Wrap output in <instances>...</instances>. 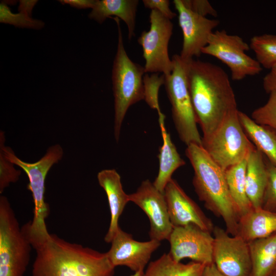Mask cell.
I'll use <instances>...</instances> for the list:
<instances>
[{
    "mask_svg": "<svg viewBox=\"0 0 276 276\" xmlns=\"http://www.w3.org/2000/svg\"><path fill=\"white\" fill-rule=\"evenodd\" d=\"M188 80L197 122L203 133L202 143L210 139L227 114L237 108L235 95L226 73L210 62L191 60Z\"/></svg>",
    "mask_w": 276,
    "mask_h": 276,
    "instance_id": "obj_1",
    "label": "cell"
},
{
    "mask_svg": "<svg viewBox=\"0 0 276 276\" xmlns=\"http://www.w3.org/2000/svg\"><path fill=\"white\" fill-rule=\"evenodd\" d=\"M36 252L32 276H113L106 252L67 242L56 235L28 240Z\"/></svg>",
    "mask_w": 276,
    "mask_h": 276,
    "instance_id": "obj_2",
    "label": "cell"
},
{
    "mask_svg": "<svg viewBox=\"0 0 276 276\" xmlns=\"http://www.w3.org/2000/svg\"><path fill=\"white\" fill-rule=\"evenodd\" d=\"M185 153L194 170L192 183L199 199L206 209L223 219L229 235H237L240 216L228 190L225 170L201 146L191 144Z\"/></svg>",
    "mask_w": 276,
    "mask_h": 276,
    "instance_id": "obj_3",
    "label": "cell"
},
{
    "mask_svg": "<svg viewBox=\"0 0 276 276\" xmlns=\"http://www.w3.org/2000/svg\"><path fill=\"white\" fill-rule=\"evenodd\" d=\"M5 141L4 132L1 130L0 150L27 174L29 180L27 188L32 193L34 203L33 220L22 226L21 231L27 237L45 236L49 233L45 221L49 213V205L44 200L45 179L52 166L62 158L63 149L59 144L51 146L39 160L29 163L18 158L10 147L5 146Z\"/></svg>",
    "mask_w": 276,
    "mask_h": 276,
    "instance_id": "obj_4",
    "label": "cell"
},
{
    "mask_svg": "<svg viewBox=\"0 0 276 276\" xmlns=\"http://www.w3.org/2000/svg\"><path fill=\"white\" fill-rule=\"evenodd\" d=\"M118 28V41L112 71L114 99V135L119 139L121 129L128 108L145 98L143 75L144 67L133 62L125 49L120 19L113 18Z\"/></svg>",
    "mask_w": 276,
    "mask_h": 276,
    "instance_id": "obj_5",
    "label": "cell"
},
{
    "mask_svg": "<svg viewBox=\"0 0 276 276\" xmlns=\"http://www.w3.org/2000/svg\"><path fill=\"white\" fill-rule=\"evenodd\" d=\"M172 61V71L165 76L164 85L171 105L174 126L179 139L187 146L191 144L202 146L188 84V71L191 60H185L180 55L175 54Z\"/></svg>",
    "mask_w": 276,
    "mask_h": 276,
    "instance_id": "obj_6",
    "label": "cell"
},
{
    "mask_svg": "<svg viewBox=\"0 0 276 276\" xmlns=\"http://www.w3.org/2000/svg\"><path fill=\"white\" fill-rule=\"evenodd\" d=\"M31 245L7 198L0 196V276H24Z\"/></svg>",
    "mask_w": 276,
    "mask_h": 276,
    "instance_id": "obj_7",
    "label": "cell"
},
{
    "mask_svg": "<svg viewBox=\"0 0 276 276\" xmlns=\"http://www.w3.org/2000/svg\"><path fill=\"white\" fill-rule=\"evenodd\" d=\"M237 108L231 111L202 146L222 169L239 164L255 148L240 123Z\"/></svg>",
    "mask_w": 276,
    "mask_h": 276,
    "instance_id": "obj_8",
    "label": "cell"
},
{
    "mask_svg": "<svg viewBox=\"0 0 276 276\" xmlns=\"http://www.w3.org/2000/svg\"><path fill=\"white\" fill-rule=\"evenodd\" d=\"M250 46L237 35H230L224 30H217L211 35L201 53L214 56L230 69L233 80H241L248 76H255L262 71L256 60L246 52Z\"/></svg>",
    "mask_w": 276,
    "mask_h": 276,
    "instance_id": "obj_9",
    "label": "cell"
},
{
    "mask_svg": "<svg viewBox=\"0 0 276 276\" xmlns=\"http://www.w3.org/2000/svg\"><path fill=\"white\" fill-rule=\"evenodd\" d=\"M148 31H144L137 39L145 60V73L171 74L173 62L168 54V44L172 34L173 24L156 10H151Z\"/></svg>",
    "mask_w": 276,
    "mask_h": 276,
    "instance_id": "obj_10",
    "label": "cell"
},
{
    "mask_svg": "<svg viewBox=\"0 0 276 276\" xmlns=\"http://www.w3.org/2000/svg\"><path fill=\"white\" fill-rule=\"evenodd\" d=\"M213 262L226 276H251L252 265L248 243L239 235L232 236L215 226L213 231Z\"/></svg>",
    "mask_w": 276,
    "mask_h": 276,
    "instance_id": "obj_11",
    "label": "cell"
},
{
    "mask_svg": "<svg viewBox=\"0 0 276 276\" xmlns=\"http://www.w3.org/2000/svg\"><path fill=\"white\" fill-rule=\"evenodd\" d=\"M168 254L175 261L185 259L208 265L214 263V237L194 224L174 226L168 240Z\"/></svg>",
    "mask_w": 276,
    "mask_h": 276,
    "instance_id": "obj_12",
    "label": "cell"
},
{
    "mask_svg": "<svg viewBox=\"0 0 276 276\" xmlns=\"http://www.w3.org/2000/svg\"><path fill=\"white\" fill-rule=\"evenodd\" d=\"M130 201L139 206L150 222V240H168L173 228L164 193L158 190L149 179L143 181L137 190L128 194Z\"/></svg>",
    "mask_w": 276,
    "mask_h": 276,
    "instance_id": "obj_13",
    "label": "cell"
},
{
    "mask_svg": "<svg viewBox=\"0 0 276 276\" xmlns=\"http://www.w3.org/2000/svg\"><path fill=\"white\" fill-rule=\"evenodd\" d=\"M173 3L178 12L183 36L180 56L185 60H191L202 53V49L207 45L214 29L220 22L192 12L184 6L181 0H174Z\"/></svg>",
    "mask_w": 276,
    "mask_h": 276,
    "instance_id": "obj_14",
    "label": "cell"
},
{
    "mask_svg": "<svg viewBox=\"0 0 276 276\" xmlns=\"http://www.w3.org/2000/svg\"><path fill=\"white\" fill-rule=\"evenodd\" d=\"M111 243L106 254L112 265L125 266L134 272L144 271L152 254L160 245V242L155 240L136 241L120 227Z\"/></svg>",
    "mask_w": 276,
    "mask_h": 276,
    "instance_id": "obj_15",
    "label": "cell"
},
{
    "mask_svg": "<svg viewBox=\"0 0 276 276\" xmlns=\"http://www.w3.org/2000/svg\"><path fill=\"white\" fill-rule=\"evenodd\" d=\"M164 195L171 222L174 226L195 225L212 233L214 225L197 204L172 178L166 185Z\"/></svg>",
    "mask_w": 276,
    "mask_h": 276,
    "instance_id": "obj_16",
    "label": "cell"
},
{
    "mask_svg": "<svg viewBox=\"0 0 276 276\" xmlns=\"http://www.w3.org/2000/svg\"><path fill=\"white\" fill-rule=\"evenodd\" d=\"M100 186L105 192L110 212V221L104 241L111 243L120 226L119 219L130 201L128 194L123 190L119 174L115 169H104L97 175Z\"/></svg>",
    "mask_w": 276,
    "mask_h": 276,
    "instance_id": "obj_17",
    "label": "cell"
},
{
    "mask_svg": "<svg viewBox=\"0 0 276 276\" xmlns=\"http://www.w3.org/2000/svg\"><path fill=\"white\" fill-rule=\"evenodd\" d=\"M268 177L266 158L255 147L247 157L245 174L246 193L254 208H262Z\"/></svg>",
    "mask_w": 276,
    "mask_h": 276,
    "instance_id": "obj_18",
    "label": "cell"
},
{
    "mask_svg": "<svg viewBox=\"0 0 276 276\" xmlns=\"http://www.w3.org/2000/svg\"><path fill=\"white\" fill-rule=\"evenodd\" d=\"M139 1L137 0H96L88 15L90 19L100 24L114 15L126 24L130 40L135 33V17Z\"/></svg>",
    "mask_w": 276,
    "mask_h": 276,
    "instance_id": "obj_19",
    "label": "cell"
},
{
    "mask_svg": "<svg viewBox=\"0 0 276 276\" xmlns=\"http://www.w3.org/2000/svg\"><path fill=\"white\" fill-rule=\"evenodd\" d=\"M165 116L158 118V123L163 137V145L159 148L158 158L159 170L158 174L153 182L155 187L164 193L165 187L172 179L173 173L179 168L186 164L180 157L177 149L171 140L170 134L165 126Z\"/></svg>",
    "mask_w": 276,
    "mask_h": 276,
    "instance_id": "obj_20",
    "label": "cell"
},
{
    "mask_svg": "<svg viewBox=\"0 0 276 276\" xmlns=\"http://www.w3.org/2000/svg\"><path fill=\"white\" fill-rule=\"evenodd\" d=\"M276 233V212L262 208H252L240 217L237 235L247 242Z\"/></svg>",
    "mask_w": 276,
    "mask_h": 276,
    "instance_id": "obj_21",
    "label": "cell"
},
{
    "mask_svg": "<svg viewBox=\"0 0 276 276\" xmlns=\"http://www.w3.org/2000/svg\"><path fill=\"white\" fill-rule=\"evenodd\" d=\"M241 125L254 146L276 167V131L271 127L256 123L246 113L239 111Z\"/></svg>",
    "mask_w": 276,
    "mask_h": 276,
    "instance_id": "obj_22",
    "label": "cell"
},
{
    "mask_svg": "<svg viewBox=\"0 0 276 276\" xmlns=\"http://www.w3.org/2000/svg\"><path fill=\"white\" fill-rule=\"evenodd\" d=\"M248 243L251 276H269L276 269V233Z\"/></svg>",
    "mask_w": 276,
    "mask_h": 276,
    "instance_id": "obj_23",
    "label": "cell"
},
{
    "mask_svg": "<svg viewBox=\"0 0 276 276\" xmlns=\"http://www.w3.org/2000/svg\"><path fill=\"white\" fill-rule=\"evenodd\" d=\"M205 266L193 261L178 262L168 254H164L149 263L143 276H201Z\"/></svg>",
    "mask_w": 276,
    "mask_h": 276,
    "instance_id": "obj_24",
    "label": "cell"
},
{
    "mask_svg": "<svg viewBox=\"0 0 276 276\" xmlns=\"http://www.w3.org/2000/svg\"><path fill=\"white\" fill-rule=\"evenodd\" d=\"M247 158V157L225 171L228 190L240 217L253 208L246 191L245 174Z\"/></svg>",
    "mask_w": 276,
    "mask_h": 276,
    "instance_id": "obj_25",
    "label": "cell"
},
{
    "mask_svg": "<svg viewBox=\"0 0 276 276\" xmlns=\"http://www.w3.org/2000/svg\"><path fill=\"white\" fill-rule=\"evenodd\" d=\"M250 48L262 67L271 69L276 65V35L262 34L250 39Z\"/></svg>",
    "mask_w": 276,
    "mask_h": 276,
    "instance_id": "obj_26",
    "label": "cell"
},
{
    "mask_svg": "<svg viewBox=\"0 0 276 276\" xmlns=\"http://www.w3.org/2000/svg\"><path fill=\"white\" fill-rule=\"evenodd\" d=\"M165 76H159L157 73L151 75L146 74L143 76L144 95L145 100L149 106L158 112V117L164 114L161 112L158 102V91L160 87L164 85Z\"/></svg>",
    "mask_w": 276,
    "mask_h": 276,
    "instance_id": "obj_27",
    "label": "cell"
},
{
    "mask_svg": "<svg viewBox=\"0 0 276 276\" xmlns=\"http://www.w3.org/2000/svg\"><path fill=\"white\" fill-rule=\"evenodd\" d=\"M0 21L2 23L13 25L17 27L37 30L42 28L44 25L41 20L34 19L19 12L12 13L4 3H1L0 5Z\"/></svg>",
    "mask_w": 276,
    "mask_h": 276,
    "instance_id": "obj_28",
    "label": "cell"
},
{
    "mask_svg": "<svg viewBox=\"0 0 276 276\" xmlns=\"http://www.w3.org/2000/svg\"><path fill=\"white\" fill-rule=\"evenodd\" d=\"M251 118L257 124L269 126L276 131V91L269 93L267 102L255 109Z\"/></svg>",
    "mask_w": 276,
    "mask_h": 276,
    "instance_id": "obj_29",
    "label": "cell"
},
{
    "mask_svg": "<svg viewBox=\"0 0 276 276\" xmlns=\"http://www.w3.org/2000/svg\"><path fill=\"white\" fill-rule=\"evenodd\" d=\"M266 163L268 177L262 208L269 211L276 212V167L271 164L267 158Z\"/></svg>",
    "mask_w": 276,
    "mask_h": 276,
    "instance_id": "obj_30",
    "label": "cell"
},
{
    "mask_svg": "<svg viewBox=\"0 0 276 276\" xmlns=\"http://www.w3.org/2000/svg\"><path fill=\"white\" fill-rule=\"evenodd\" d=\"M11 162L0 150V193L8 187L11 182H16L21 174L20 170H16Z\"/></svg>",
    "mask_w": 276,
    "mask_h": 276,
    "instance_id": "obj_31",
    "label": "cell"
},
{
    "mask_svg": "<svg viewBox=\"0 0 276 276\" xmlns=\"http://www.w3.org/2000/svg\"><path fill=\"white\" fill-rule=\"evenodd\" d=\"M184 6L192 12L206 17L209 15L217 16L216 10L206 0H181Z\"/></svg>",
    "mask_w": 276,
    "mask_h": 276,
    "instance_id": "obj_32",
    "label": "cell"
},
{
    "mask_svg": "<svg viewBox=\"0 0 276 276\" xmlns=\"http://www.w3.org/2000/svg\"><path fill=\"white\" fill-rule=\"evenodd\" d=\"M143 3L145 7L156 10L170 20L176 16L170 9L168 0H143Z\"/></svg>",
    "mask_w": 276,
    "mask_h": 276,
    "instance_id": "obj_33",
    "label": "cell"
},
{
    "mask_svg": "<svg viewBox=\"0 0 276 276\" xmlns=\"http://www.w3.org/2000/svg\"><path fill=\"white\" fill-rule=\"evenodd\" d=\"M263 86L267 93L276 91V65L270 69V72L264 77Z\"/></svg>",
    "mask_w": 276,
    "mask_h": 276,
    "instance_id": "obj_34",
    "label": "cell"
},
{
    "mask_svg": "<svg viewBox=\"0 0 276 276\" xmlns=\"http://www.w3.org/2000/svg\"><path fill=\"white\" fill-rule=\"evenodd\" d=\"M62 4H68L78 9L93 8L96 0H62L59 1Z\"/></svg>",
    "mask_w": 276,
    "mask_h": 276,
    "instance_id": "obj_35",
    "label": "cell"
},
{
    "mask_svg": "<svg viewBox=\"0 0 276 276\" xmlns=\"http://www.w3.org/2000/svg\"><path fill=\"white\" fill-rule=\"evenodd\" d=\"M37 1H20L18 7L19 13L31 17L32 11Z\"/></svg>",
    "mask_w": 276,
    "mask_h": 276,
    "instance_id": "obj_36",
    "label": "cell"
},
{
    "mask_svg": "<svg viewBox=\"0 0 276 276\" xmlns=\"http://www.w3.org/2000/svg\"><path fill=\"white\" fill-rule=\"evenodd\" d=\"M201 276H226L221 273L213 263L205 266Z\"/></svg>",
    "mask_w": 276,
    "mask_h": 276,
    "instance_id": "obj_37",
    "label": "cell"
},
{
    "mask_svg": "<svg viewBox=\"0 0 276 276\" xmlns=\"http://www.w3.org/2000/svg\"><path fill=\"white\" fill-rule=\"evenodd\" d=\"M144 274V271H140L138 272H134V273L131 276H143Z\"/></svg>",
    "mask_w": 276,
    "mask_h": 276,
    "instance_id": "obj_38",
    "label": "cell"
},
{
    "mask_svg": "<svg viewBox=\"0 0 276 276\" xmlns=\"http://www.w3.org/2000/svg\"><path fill=\"white\" fill-rule=\"evenodd\" d=\"M269 276H276V269Z\"/></svg>",
    "mask_w": 276,
    "mask_h": 276,
    "instance_id": "obj_39",
    "label": "cell"
}]
</instances>
